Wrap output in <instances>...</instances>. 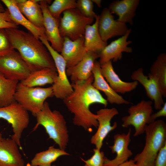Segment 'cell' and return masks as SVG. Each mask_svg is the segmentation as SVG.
<instances>
[{"label": "cell", "instance_id": "obj_32", "mask_svg": "<svg viewBox=\"0 0 166 166\" xmlns=\"http://www.w3.org/2000/svg\"><path fill=\"white\" fill-rule=\"evenodd\" d=\"M93 151L94 154L90 158L86 160H83L85 163L84 166H103L107 158L104 152L96 148Z\"/></svg>", "mask_w": 166, "mask_h": 166}, {"label": "cell", "instance_id": "obj_14", "mask_svg": "<svg viewBox=\"0 0 166 166\" xmlns=\"http://www.w3.org/2000/svg\"><path fill=\"white\" fill-rule=\"evenodd\" d=\"M131 31V29H128L124 35L113 41L105 47L100 53L99 62L101 65L110 60L116 62L120 60L122 58L123 52L128 53L132 52V48L128 46V45L132 43V41H127Z\"/></svg>", "mask_w": 166, "mask_h": 166}, {"label": "cell", "instance_id": "obj_21", "mask_svg": "<svg viewBox=\"0 0 166 166\" xmlns=\"http://www.w3.org/2000/svg\"><path fill=\"white\" fill-rule=\"evenodd\" d=\"M93 77L92 83L93 87L98 90L104 93L107 97V101L111 104L117 105L128 104L130 102L114 91L102 75L101 71V65L96 61L92 71Z\"/></svg>", "mask_w": 166, "mask_h": 166}, {"label": "cell", "instance_id": "obj_36", "mask_svg": "<svg viewBox=\"0 0 166 166\" xmlns=\"http://www.w3.org/2000/svg\"><path fill=\"white\" fill-rule=\"evenodd\" d=\"M166 116V103L164 102L162 108L157 112L152 113L150 117V123L152 122L159 117Z\"/></svg>", "mask_w": 166, "mask_h": 166}, {"label": "cell", "instance_id": "obj_19", "mask_svg": "<svg viewBox=\"0 0 166 166\" xmlns=\"http://www.w3.org/2000/svg\"><path fill=\"white\" fill-rule=\"evenodd\" d=\"M19 148L12 138H2L0 142V166H24Z\"/></svg>", "mask_w": 166, "mask_h": 166}, {"label": "cell", "instance_id": "obj_40", "mask_svg": "<svg viewBox=\"0 0 166 166\" xmlns=\"http://www.w3.org/2000/svg\"><path fill=\"white\" fill-rule=\"evenodd\" d=\"M2 138H2V134L1 132H0V142H1V140H2Z\"/></svg>", "mask_w": 166, "mask_h": 166}, {"label": "cell", "instance_id": "obj_41", "mask_svg": "<svg viewBox=\"0 0 166 166\" xmlns=\"http://www.w3.org/2000/svg\"><path fill=\"white\" fill-rule=\"evenodd\" d=\"M51 166H56V165H52Z\"/></svg>", "mask_w": 166, "mask_h": 166}, {"label": "cell", "instance_id": "obj_17", "mask_svg": "<svg viewBox=\"0 0 166 166\" xmlns=\"http://www.w3.org/2000/svg\"><path fill=\"white\" fill-rule=\"evenodd\" d=\"M99 57V53L88 51L78 63L67 68V76L70 77L72 82L88 79L92 75L94 63Z\"/></svg>", "mask_w": 166, "mask_h": 166}, {"label": "cell", "instance_id": "obj_25", "mask_svg": "<svg viewBox=\"0 0 166 166\" xmlns=\"http://www.w3.org/2000/svg\"><path fill=\"white\" fill-rule=\"evenodd\" d=\"M99 15L95 18V21L92 25L86 26L84 37V45L87 51H91L100 53L107 42L104 41L99 34L98 23Z\"/></svg>", "mask_w": 166, "mask_h": 166}, {"label": "cell", "instance_id": "obj_7", "mask_svg": "<svg viewBox=\"0 0 166 166\" xmlns=\"http://www.w3.org/2000/svg\"><path fill=\"white\" fill-rule=\"evenodd\" d=\"M39 39L46 47L54 61L57 73L52 86L53 96L63 100L73 92L71 84L66 74V64L65 59L58 52L51 46L45 36L40 37Z\"/></svg>", "mask_w": 166, "mask_h": 166}, {"label": "cell", "instance_id": "obj_13", "mask_svg": "<svg viewBox=\"0 0 166 166\" xmlns=\"http://www.w3.org/2000/svg\"><path fill=\"white\" fill-rule=\"evenodd\" d=\"M51 0H39L43 17V24L45 34L50 45L55 50L61 53L62 49L64 38L60 34L59 29V21L53 18L50 14L48 9V4Z\"/></svg>", "mask_w": 166, "mask_h": 166}, {"label": "cell", "instance_id": "obj_12", "mask_svg": "<svg viewBox=\"0 0 166 166\" xmlns=\"http://www.w3.org/2000/svg\"><path fill=\"white\" fill-rule=\"evenodd\" d=\"M118 113L115 108L101 109L97 111V129L90 139L91 143L95 145L96 148L101 150L104 139L111 131L117 127L116 122L111 125V121L113 117Z\"/></svg>", "mask_w": 166, "mask_h": 166}, {"label": "cell", "instance_id": "obj_37", "mask_svg": "<svg viewBox=\"0 0 166 166\" xmlns=\"http://www.w3.org/2000/svg\"><path fill=\"white\" fill-rule=\"evenodd\" d=\"M117 166H139L133 159L127 160Z\"/></svg>", "mask_w": 166, "mask_h": 166}, {"label": "cell", "instance_id": "obj_39", "mask_svg": "<svg viewBox=\"0 0 166 166\" xmlns=\"http://www.w3.org/2000/svg\"><path fill=\"white\" fill-rule=\"evenodd\" d=\"M1 2V1L0 0V13H2L6 11V10H5Z\"/></svg>", "mask_w": 166, "mask_h": 166}, {"label": "cell", "instance_id": "obj_6", "mask_svg": "<svg viewBox=\"0 0 166 166\" xmlns=\"http://www.w3.org/2000/svg\"><path fill=\"white\" fill-rule=\"evenodd\" d=\"M63 14L59 23L60 34L63 38L68 37L73 41L84 35L86 26L94 21L84 16L77 8L68 9Z\"/></svg>", "mask_w": 166, "mask_h": 166}, {"label": "cell", "instance_id": "obj_16", "mask_svg": "<svg viewBox=\"0 0 166 166\" xmlns=\"http://www.w3.org/2000/svg\"><path fill=\"white\" fill-rule=\"evenodd\" d=\"M84 42V35L73 41L68 37L64 38L61 54L66 61L67 68L78 63L87 52Z\"/></svg>", "mask_w": 166, "mask_h": 166}, {"label": "cell", "instance_id": "obj_20", "mask_svg": "<svg viewBox=\"0 0 166 166\" xmlns=\"http://www.w3.org/2000/svg\"><path fill=\"white\" fill-rule=\"evenodd\" d=\"M101 73L113 89L117 93L124 94L131 92L137 87L136 81L125 82L121 80L114 71L112 61L101 65Z\"/></svg>", "mask_w": 166, "mask_h": 166}, {"label": "cell", "instance_id": "obj_15", "mask_svg": "<svg viewBox=\"0 0 166 166\" xmlns=\"http://www.w3.org/2000/svg\"><path fill=\"white\" fill-rule=\"evenodd\" d=\"M131 130L129 128L126 133H117L114 136L113 144L109 146L113 153H116L115 157L112 160L106 159L103 166H117L128 160L133 154L128 148L131 141Z\"/></svg>", "mask_w": 166, "mask_h": 166}, {"label": "cell", "instance_id": "obj_28", "mask_svg": "<svg viewBox=\"0 0 166 166\" xmlns=\"http://www.w3.org/2000/svg\"><path fill=\"white\" fill-rule=\"evenodd\" d=\"M19 82L6 78L0 72V107L7 106L15 101L14 95Z\"/></svg>", "mask_w": 166, "mask_h": 166}, {"label": "cell", "instance_id": "obj_31", "mask_svg": "<svg viewBox=\"0 0 166 166\" xmlns=\"http://www.w3.org/2000/svg\"><path fill=\"white\" fill-rule=\"evenodd\" d=\"M76 2V8L83 15L89 18H95L97 15L93 11L91 0H78Z\"/></svg>", "mask_w": 166, "mask_h": 166}, {"label": "cell", "instance_id": "obj_22", "mask_svg": "<svg viewBox=\"0 0 166 166\" xmlns=\"http://www.w3.org/2000/svg\"><path fill=\"white\" fill-rule=\"evenodd\" d=\"M140 2L139 0H115L110 4L108 8L112 14L118 16V21L132 25L133 19Z\"/></svg>", "mask_w": 166, "mask_h": 166}, {"label": "cell", "instance_id": "obj_33", "mask_svg": "<svg viewBox=\"0 0 166 166\" xmlns=\"http://www.w3.org/2000/svg\"><path fill=\"white\" fill-rule=\"evenodd\" d=\"M13 49L5 29H0V57Z\"/></svg>", "mask_w": 166, "mask_h": 166}, {"label": "cell", "instance_id": "obj_5", "mask_svg": "<svg viewBox=\"0 0 166 166\" xmlns=\"http://www.w3.org/2000/svg\"><path fill=\"white\" fill-rule=\"evenodd\" d=\"M53 96L52 86L29 87L18 83L14 95L15 101L35 117L43 108L45 100Z\"/></svg>", "mask_w": 166, "mask_h": 166}, {"label": "cell", "instance_id": "obj_1", "mask_svg": "<svg viewBox=\"0 0 166 166\" xmlns=\"http://www.w3.org/2000/svg\"><path fill=\"white\" fill-rule=\"evenodd\" d=\"M93 81L92 74L86 80L72 82L73 92L63 100L68 110L73 114L74 124L89 132L93 127L97 128L98 126V115L91 111L90 105L97 103L106 107L108 104L99 91L93 87Z\"/></svg>", "mask_w": 166, "mask_h": 166}, {"label": "cell", "instance_id": "obj_34", "mask_svg": "<svg viewBox=\"0 0 166 166\" xmlns=\"http://www.w3.org/2000/svg\"><path fill=\"white\" fill-rule=\"evenodd\" d=\"M18 26L11 20L7 9L0 13V29L18 28Z\"/></svg>", "mask_w": 166, "mask_h": 166}, {"label": "cell", "instance_id": "obj_27", "mask_svg": "<svg viewBox=\"0 0 166 166\" xmlns=\"http://www.w3.org/2000/svg\"><path fill=\"white\" fill-rule=\"evenodd\" d=\"M57 75V71L48 68L31 72L24 80L19 82L21 84L29 87L42 86L52 84Z\"/></svg>", "mask_w": 166, "mask_h": 166}, {"label": "cell", "instance_id": "obj_3", "mask_svg": "<svg viewBox=\"0 0 166 166\" xmlns=\"http://www.w3.org/2000/svg\"><path fill=\"white\" fill-rule=\"evenodd\" d=\"M37 123L33 129L35 130L39 125L43 126L49 138L59 148L65 150L69 141L68 131L64 116L58 111L52 110L49 103L45 101L42 109L35 117Z\"/></svg>", "mask_w": 166, "mask_h": 166}, {"label": "cell", "instance_id": "obj_23", "mask_svg": "<svg viewBox=\"0 0 166 166\" xmlns=\"http://www.w3.org/2000/svg\"><path fill=\"white\" fill-rule=\"evenodd\" d=\"M15 1L20 12L33 25L38 28L45 29L39 0H15Z\"/></svg>", "mask_w": 166, "mask_h": 166}, {"label": "cell", "instance_id": "obj_8", "mask_svg": "<svg viewBox=\"0 0 166 166\" xmlns=\"http://www.w3.org/2000/svg\"><path fill=\"white\" fill-rule=\"evenodd\" d=\"M0 119L11 124L13 133L11 138L21 148L20 139L22 132L29 123L28 111L15 101L7 106L0 107Z\"/></svg>", "mask_w": 166, "mask_h": 166}, {"label": "cell", "instance_id": "obj_26", "mask_svg": "<svg viewBox=\"0 0 166 166\" xmlns=\"http://www.w3.org/2000/svg\"><path fill=\"white\" fill-rule=\"evenodd\" d=\"M148 77L157 84L163 97H166V53H161L150 68Z\"/></svg>", "mask_w": 166, "mask_h": 166}, {"label": "cell", "instance_id": "obj_4", "mask_svg": "<svg viewBox=\"0 0 166 166\" xmlns=\"http://www.w3.org/2000/svg\"><path fill=\"white\" fill-rule=\"evenodd\" d=\"M144 132V148L133 160L139 166H154L159 151L166 143V124L162 120H155L147 125Z\"/></svg>", "mask_w": 166, "mask_h": 166}, {"label": "cell", "instance_id": "obj_42", "mask_svg": "<svg viewBox=\"0 0 166 166\" xmlns=\"http://www.w3.org/2000/svg\"></svg>", "mask_w": 166, "mask_h": 166}, {"label": "cell", "instance_id": "obj_24", "mask_svg": "<svg viewBox=\"0 0 166 166\" xmlns=\"http://www.w3.org/2000/svg\"><path fill=\"white\" fill-rule=\"evenodd\" d=\"M7 7L12 21L18 25L26 28L37 39L45 34V30L37 28L33 25L22 14L18 7L15 0H2Z\"/></svg>", "mask_w": 166, "mask_h": 166}, {"label": "cell", "instance_id": "obj_18", "mask_svg": "<svg viewBox=\"0 0 166 166\" xmlns=\"http://www.w3.org/2000/svg\"><path fill=\"white\" fill-rule=\"evenodd\" d=\"M131 78L140 83L144 87L147 97L154 101L155 109L159 110L162 108L164 102L158 85L154 80L144 75L142 68L134 71Z\"/></svg>", "mask_w": 166, "mask_h": 166}, {"label": "cell", "instance_id": "obj_29", "mask_svg": "<svg viewBox=\"0 0 166 166\" xmlns=\"http://www.w3.org/2000/svg\"><path fill=\"white\" fill-rule=\"evenodd\" d=\"M69 155L65 150L50 146L47 150L36 153L31 161L30 166H51L59 157Z\"/></svg>", "mask_w": 166, "mask_h": 166}, {"label": "cell", "instance_id": "obj_30", "mask_svg": "<svg viewBox=\"0 0 166 166\" xmlns=\"http://www.w3.org/2000/svg\"><path fill=\"white\" fill-rule=\"evenodd\" d=\"M76 6L75 0H55L48 6V9L53 18L59 21L62 13L68 9L76 8Z\"/></svg>", "mask_w": 166, "mask_h": 166}, {"label": "cell", "instance_id": "obj_10", "mask_svg": "<svg viewBox=\"0 0 166 166\" xmlns=\"http://www.w3.org/2000/svg\"><path fill=\"white\" fill-rule=\"evenodd\" d=\"M0 72L6 78L21 81L31 72L19 53L14 49L0 57Z\"/></svg>", "mask_w": 166, "mask_h": 166}, {"label": "cell", "instance_id": "obj_2", "mask_svg": "<svg viewBox=\"0 0 166 166\" xmlns=\"http://www.w3.org/2000/svg\"><path fill=\"white\" fill-rule=\"evenodd\" d=\"M12 48L17 50L31 72L45 68L57 71L53 58L46 47L30 32L17 28L5 29Z\"/></svg>", "mask_w": 166, "mask_h": 166}, {"label": "cell", "instance_id": "obj_38", "mask_svg": "<svg viewBox=\"0 0 166 166\" xmlns=\"http://www.w3.org/2000/svg\"><path fill=\"white\" fill-rule=\"evenodd\" d=\"M93 2L96 4L99 7H101V0H91Z\"/></svg>", "mask_w": 166, "mask_h": 166}, {"label": "cell", "instance_id": "obj_35", "mask_svg": "<svg viewBox=\"0 0 166 166\" xmlns=\"http://www.w3.org/2000/svg\"><path fill=\"white\" fill-rule=\"evenodd\" d=\"M154 166H166V143L159 151Z\"/></svg>", "mask_w": 166, "mask_h": 166}, {"label": "cell", "instance_id": "obj_9", "mask_svg": "<svg viewBox=\"0 0 166 166\" xmlns=\"http://www.w3.org/2000/svg\"><path fill=\"white\" fill-rule=\"evenodd\" d=\"M153 112L152 101L142 100L128 108V115L122 118V126L125 128L133 126L135 129L134 136L140 135L144 133L146 126L150 123Z\"/></svg>", "mask_w": 166, "mask_h": 166}, {"label": "cell", "instance_id": "obj_11", "mask_svg": "<svg viewBox=\"0 0 166 166\" xmlns=\"http://www.w3.org/2000/svg\"><path fill=\"white\" fill-rule=\"evenodd\" d=\"M98 27L101 39L106 42L113 37L124 35L128 29L126 23L115 20L107 8H104L99 15Z\"/></svg>", "mask_w": 166, "mask_h": 166}]
</instances>
